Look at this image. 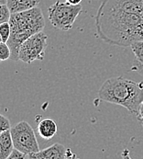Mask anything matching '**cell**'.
<instances>
[{"label":"cell","mask_w":143,"mask_h":159,"mask_svg":"<svg viewBox=\"0 0 143 159\" xmlns=\"http://www.w3.org/2000/svg\"><path fill=\"white\" fill-rule=\"evenodd\" d=\"M95 25L99 38L111 45L143 41V0H103Z\"/></svg>","instance_id":"6da1fadb"},{"label":"cell","mask_w":143,"mask_h":159,"mask_svg":"<svg viewBox=\"0 0 143 159\" xmlns=\"http://www.w3.org/2000/svg\"><path fill=\"white\" fill-rule=\"evenodd\" d=\"M98 98L124 107L129 113L139 115L143 102V89L141 82L116 76L108 78L98 91Z\"/></svg>","instance_id":"7a4b0ae2"},{"label":"cell","mask_w":143,"mask_h":159,"mask_svg":"<svg viewBox=\"0 0 143 159\" xmlns=\"http://www.w3.org/2000/svg\"><path fill=\"white\" fill-rule=\"evenodd\" d=\"M9 24L11 35L6 43L11 50V60L19 61L20 50L24 42L42 31L45 27L42 11L37 7L28 11L12 14Z\"/></svg>","instance_id":"3957f363"},{"label":"cell","mask_w":143,"mask_h":159,"mask_svg":"<svg viewBox=\"0 0 143 159\" xmlns=\"http://www.w3.org/2000/svg\"><path fill=\"white\" fill-rule=\"evenodd\" d=\"M81 11L82 5H71L67 2L57 1L48 9L49 20L55 29L67 31L73 27Z\"/></svg>","instance_id":"277c9868"},{"label":"cell","mask_w":143,"mask_h":159,"mask_svg":"<svg viewBox=\"0 0 143 159\" xmlns=\"http://www.w3.org/2000/svg\"><path fill=\"white\" fill-rule=\"evenodd\" d=\"M15 149L27 155L38 153L40 150L34 130L27 121H20L10 130Z\"/></svg>","instance_id":"5b68a950"},{"label":"cell","mask_w":143,"mask_h":159,"mask_svg":"<svg viewBox=\"0 0 143 159\" xmlns=\"http://www.w3.org/2000/svg\"><path fill=\"white\" fill-rule=\"evenodd\" d=\"M47 45V34L44 31L38 32L24 42L20 50L19 59L25 64H31L36 60L42 61Z\"/></svg>","instance_id":"8992f818"},{"label":"cell","mask_w":143,"mask_h":159,"mask_svg":"<svg viewBox=\"0 0 143 159\" xmlns=\"http://www.w3.org/2000/svg\"><path fill=\"white\" fill-rule=\"evenodd\" d=\"M65 147L61 143H54L51 146L34 153L29 156V159H66Z\"/></svg>","instance_id":"52a82bcc"},{"label":"cell","mask_w":143,"mask_h":159,"mask_svg":"<svg viewBox=\"0 0 143 159\" xmlns=\"http://www.w3.org/2000/svg\"><path fill=\"white\" fill-rule=\"evenodd\" d=\"M58 131L56 122L50 119L46 118L41 120L38 124V134L44 140H50L56 135Z\"/></svg>","instance_id":"ba28073f"},{"label":"cell","mask_w":143,"mask_h":159,"mask_svg":"<svg viewBox=\"0 0 143 159\" xmlns=\"http://www.w3.org/2000/svg\"><path fill=\"white\" fill-rule=\"evenodd\" d=\"M40 0H7V7L12 14L30 10L39 6Z\"/></svg>","instance_id":"9c48e42d"},{"label":"cell","mask_w":143,"mask_h":159,"mask_svg":"<svg viewBox=\"0 0 143 159\" xmlns=\"http://www.w3.org/2000/svg\"><path fill=\"white\" fill-rule=\"evenodd\" d=\"M14 143L10 131H6L0 134V159H6L14 151Z\"/></svg>","instance_id":"30bf717a"},{"label":"cell","mask_w":143,"mask_h":159,"mask_svg":"<svg viewBox=\"0 0 143 159\" xmlns=\"http://www.w3.org/2000/svg\"><path fill=\"white\" fill-rule=\"evenodd\" d=\"M136 57V60L143 65V41H138L129 46Z\"/></svg>","instance_id":"8fae6325"},{"label":"cell","mask_w":143,"mask_h":159,"mask_svg":"<svg viewBox=\"0 0 143 159\" xmlns=\"http://www.w3.org/2000/svg\"><path fill=\"white\" fill-rule=\"evenodd\" d=\"M11 35V27L9 22L0 24V40L1 43H7Z\"/></svg>","instance_id":"7c38bea8"},{"label":"cell","mask_w":143,"mask_h":159,"mask_svg":"<svg viewBox=\"0 0 143 159\" xmlns=\"http://www.w3.org/2000/svg\"><path fill=\"white\" fill-rule=\"evenodd\" d=\"M11 15L12 13L9 10L7 5H0V24L9 22Z\"/></svg>","instance_id":"4fadbf2b"},{"label":"cell","mask_w":143,"mask_h":159,"mask_svg":"<svg viewBox=\"0 0 143 159\" xmlns=\"http://www.w3.org/2000/svg\"><path fill=\"white\" fill-rule=\"evenodd\" d=\"M11 58V50L7 43H0V60L6 61Z\"/></svg>","instance_id":"5bb4252c"},{"label":"cell","mask_w":143,"mask_h":159,"mask_svg":"<svg viewBox=\"0 0 143 159\" xmlns=\"http://www.w3.org/2000/svg\"><path fill=\"white\" fill-rule=\"evenodd\" d=\"M11 124L9 120L5 117L4 115H0V132H6V131H10L11 130Z\"/></svg>","instance_id":"9a60e30c"},{"label":"cell","mask_w":143,"mask_h":159,"mask_svg":"<svg viewBox=\"0 0 143 159\" xmlns=\"http://www.w3.org/2000/svg\"><path fill=\"white\" fill-rule=\"evenodd\" d=\"M6 159H29V156L27 154H24L17 149H14L12 154Z\"/></svg>","instance_id":"2e32d148"},{"label":"cell","mask_w":143,"mask_h":159,"mask_svg":"<svg viewBox=\"0 0 143 159\" xmlns=\"http://www.w3.org/2000/svg\"><path fill=\"white\" fill-rule=\"evenodd\" d=\"M132 71H135V72H138L141 75L143 76V65L142 64H140L137 60H135L132 64V67H131Z\"/></svg>","instance_id":"e0dca14e"},{"label":"cell","mask_w":143,"mask_h":159,"mask_svg":"<svg viewBox=\"0 0 143 159\" xmlns=\"http://www.w3.org/2000/svg\"><path fill=\"white\" fill-rule=\"evenodd\" d=\"M121 157H122V159H132L130 157V156H129V150L127 149V148H125V149L122 151Z\"/></svg>","instance_id":"ac0fdd59"},{"label":"cell","mask_w":143,"mask_h":159,"mask_svg":"<svg viewBox=\"0 0 143 159\" xmlns=\"http://www.w3.org/2000/svg\"><path fill=\"white\" fill-rule=\"evenodd\" d=\"M83 0H65V2L71 4V5H81Z\"/></svg>","instance_id":"d6986e66"},{"label":"cell","mask_w":143,"mask_h":159,"mask_svg":"<svg viewBox=\"0 0 143 159\" xmlns=\"http://www.w3.org/2000/svg\"><path fill=\"white\" fill-rule=\"evenodd\" d=\"M0 5H7V0H0Z\"/></svg>","instance_id":"ffe728a7"},{"label":"cell","mask_w":143,"mask_h":159,"mask_svg":"<svg viewBox=\"0 0 143 159\" xmlns=\"http://www.w3.org/2000/svg\"><path fill=\"white\" fill-rule=\"evenodd\" d=\"M141 86H142V89H143V82H141Z\"/></svg>","instance_id":"44dd1931"}]
</instances>
